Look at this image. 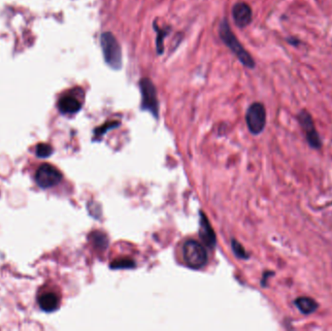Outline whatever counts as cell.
Segmentation results:
<instances>
[{
    "label": "cell",
    "instance_id": "obj_11",
    "mask_svg": "<svg viewBox=\"0 0 332 331\" xmlns=\"http://www.w3.org/2000/svg\"><path fill=\"white\" fill-rule=\"evenodd\" d=\"M38 302L40 308L46 312H53L57 310L59 306V299L58 296L52 292L42 294L39 297Z\"/></svg>",
    "mask_w": 332,
    "mask_h": 331
},
{
    "label": "cell",
    "instance_id": "obj_10",
    "mask_svg": "<svg viewBox=\"0 0 332 331\" xmlns=\"http://www.w3.org/2000/svg\"><path fill=\"white\" fill-rule=\"evenodd\" d=\"M58 106L62 114H75L81 109V103L71 95L63 96L58 101Z\"/></svg>",
    "mask_w": 332,
    "mask_h": 331
},
{
    "label": "cell",
    "instance_id": "obj_8",
    "mask_svg": "<svg viewBox=\"0 0 332 331\" xmlns=\"http://www.w3.org/2000/svg\"><path fill=\"white\" fill-rule=\"evenodd\" d=\"M232 17L237 27H248L253 20V11L245 2H238L232 8Z\"/></svg>",
    "mask_w": 332,
    "mask_h": 331
},
{
    "label": "cell",
    "instance_id": "obj_3",
    "mask_svg": "<svg viewBox=\"0 0 332 331\" xmlns=\"http://www.w3.org/2000/svg\"><path fill=\"white\" fill-rule=\"evenodd\" d=\"M183 258L188 267L199 269L207 263L208 256L206 250L199 242L188 240L183 246Z\"/></svg>",
    "mask_w": 332,
    "mask_h": 331
},
{
    "label": "cell",
    "instance_id": "obj_4",
    "mask_svg": "<svg viewBox=\"0 0 332 331\" xmlns=\"http://www.w3.org/2000/svg\"><path fill=\"white\" fill-rule=\"evenodd\" d=\"M139 86L142 94V104H141L142 109L145 111H149L154 115V117L158 118L159 107L156 86L148 78L141 79Z\"/></svg>",
    "mask_w": 332,
    "mask_h": 331
},
{
    "label": "cell",
    "instance_id": "obj_17",
    "mask_svg": "<svg viewBox=\"0 0 332 331\" xmlns=\"http://www.w3.org/2000/svg\"><path fill=\"white\" fill-rule=\"evenodd\" d=\"M118 126H119V123H117V122H112V123L105 124L104 126H102L101 128H99V129H97V130H95V135H96L97 137H100V136L103 135L107 130L117 128Z\"/></svg>",
    "mask_w": 332,
    "mask_h": 331
},
{
    "label": "cell",
    "instance_id": "obj_7",
    "mask_svg": "<svg viewBox=\"0 0 332 331\" xmlns=\"http://www.w3.org/2000/svg\"><path fill=\"white\" fill-rule=\"evenodd\" d=\"M297 120L306 134V138L309 145L315 149L320 148L321 141L317 130L315 129V125L311 115L307 111L302 110L297 116Z\"/></svg>",
    "mask_w": 332,
    "mask_h": 331
},
{
    "label": "cell",
    "instance_id": "obj_13",
    "mask_svg": "<svg viewBox=\"0 0 332 331\" xmlns=\"http://www.w3.org/2000/svg\"><path fill=\"white\" fill-rule=\"evenodd\" d=\"M154 28L156 29L157 34H158V36H157V51H158L159 55H161L163 53V38L166 35H168L169 30L167 29L158 28L157 25H155Z\"/></svg>",
    "mask_w": 332,
    "mask_h": 331
},
{
    "label": "cell",
    "instance_id": "obj_9",
    "mask_svg": "<svg viewBox=\"0 0 332 331\" xmlns=\"http://www.w3.org/2000/svg\"><path fill=\"white\" fill-rule=\"evenodd\" d=\"M199 236L209 248H214L216 245V234L213 231L207 216L201 213L200 216V229H199Z\"/></svg>",
    "mask_w": 332,
    "mask_h": 331
},
{
    "label": "cell",
    "instance_id": "obj_18",
    "mask_svg": "<svg viewBox=\"0 0 332 331\" xmlns=\"http://www.w3.org/2000/svg\"><path fill=\"white\" fill-rule=\"evenodd\" d=\"M286 41L290 44L291 46H295V47H297L298 45L301 44V41L298 38H295V37H289V38L286 39Z\"/></svg>",
    "mask_w": 332,
    "mask_h": 331
},
{
    "label": "cell",
    "instance_id": "obj_16",
    "mask_svg": "<svg viewBox=\"0 0 332 331\" xmlns=\"http://www.w3.org/2000/svg\"><path fill=\"white\" fill-rule=\"evenodd\" d=\"M232 250L235 256H237L239 259H247L249 258V256L246 253L245 249L236 240H232Z\"/></svg>",
    "mask_w": 332,
    "mask_h": 331
},
{
    "label": "cell",
    "instance_id": "obj_6",
    "mask_svg": "<svg viewBox=\"0 0 332 331\" xmlns=\"http://www.w3.org/2000/svg\"><path fill=\"white\" fill-rule=\"evenodd\" d=\"M35 179L39 187L49 188L58 185L62 179V175L55 166L45 163L38 168Z\"/></svg>",
    "mask_w": 332,
    "mask_h": 331
},
{
    "label": "cell",
    "instance_id": "obj_2",
    "mask_svg": "<svg viewBox=\"0 0 332 331\" xmlns=\"http://www.w3.org/2000/svg\"><path fill=\"white\" fill-rule=\"evenodd\" d=\"M102 53L105 62L113 69L122 68L123 56L121 46L111 32H104L100 37Z\"/></svg>",
    "mask_w": 332,
    "mask_h": 331
},
{
    "label": "cell",
    "instance_id": "obj_12",
    "mask_svg": "<svg viewBox=\"0 0 332 331\" xmlns=\"http://www.w3.org/2000/svg\"><path fill=\"white\" fill-rule=\"evenodd\" d=\"M294 304L302 312L304 315H310L318 309V304L313 298L310 297H298L295 299Z\"/></svg>",
    "mask_w": 332,
    "mask_h": 331
},
{
    "label": "cell",
    "instance_id": "obj_15",
    "mask_svg": "<svg viewBox=\"0 0 332 331\" xmlns=\"http://www.w3.org/2000/svg\"><path fill=\"white\" fill-rule=\"evenodd\" d=\"M134 262L129 259H117L112 264L111 267L114 269H118V268H132L134 267Z\"/></svg>",
    "mask_w": 332,
    "mask_h": 331
},
{
    "label": "cell",
    "instance_id": "obj_5",
    "mask_svg": "<svg viewBox=\"0 0 332 331\" xmlns=\"http://www.w3.org/2000/svg\"><path fill=\"white\" fill-rule=\"evenodd\" d=\"M246 123L249 130L255 135L263 131L266 125V111L261 103H253L248 108L246 113Z\"/></svg>",
    "mask_w": 332,
    "mask_h": 331
},
{
    "label": "cell",
    "instance_id": "obj_1",
    "mask_svg": "<svg viewBox=\"0 0 332 331\" xmlns=\"http://www.w3.org/2000/svg\"><path fill=\"white\" fill-rule=\"evenodd\" d=\"M219 36L223 42L231 49V52L237 57L244 66L250 69L255 68L256 62L254 58H252L242 44L236 38L227 21H223L219 25Z\"/></svg>",
    "mask_w": 332,
    "mask_h": 331
},
{
    "label": "cell",
    "instance_id": "obj_14",
    "mask_svg": "<svg viewBox=\"0 0 332 331\" xmlns=\"http://www.w3.org/2000/svg\"><path fill=\"white\" fill-rule=\"evenodd\" d=\"M53 154V148L49 144H45V143H41L38 145L36 148V155L39 158H48Z\"/></svg>",
    "mask_w": 332,
    "mask_h": 331
}]
</instances>
